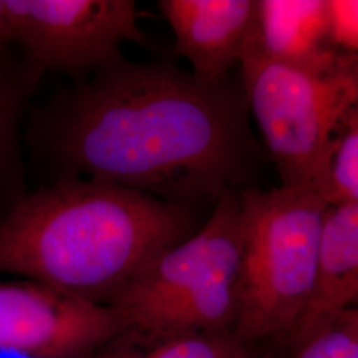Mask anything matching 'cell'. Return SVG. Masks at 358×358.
<instances>
[{"instance_id": "cell-9", "label": "cell", "mask_w": 358, "mask_h": 358, "mask_svg": "<svg viewBox=\"0 0 358 358\" xmlns=\"http://www.w3.org/2000/svg\"><path fill=\"white\" fill-rule=\"evenodd\" d=\"M358 301V201L329 206L321 235L317 287L291 350Z\"/></svg>"}, {"instance_id": "cell-18", "label": "cell", "mask_w": 358, "mask_h": 358, "mask_svg": "<svg viewBox=\"0 0 358 358\" xmlns=\"http://www.w3.org/2000/svg\"><path fill=\"white\" fill-rule=\"evenodd\" d=\"M356 307H358V301H357V306H356Z\"/></svg>"}, {"instance_id": "cell-15", "label": "cell", "mask_w": 358, "mask_h": 358, "mask_svg": "<svg viewBox=\"0 0 358 358\" xmlns=\"http://www.w3.org/2000/svg\"><path fill=\"white\" fill-rule=\"evenodd\" d=\"M327 22L333 50L358 56V0H327Z\"/></svg>"}, {"instance_id": "cell-8", "label": "cell", "mask_w": 358, "mask_h": 358, "mask_svg": "<svg viewBox=\"0 0 358 358\" xmlns=\"http://www.w3.org/2000/svg\"><path fill=\"white\" fill-rule=\"evenodd\" d=\"M158 8L192 76L206 84L230 78L252 38L256 0H161Z\"/></svg>"}, {"instance_id": "cell-10", "label": "cell", "mask_w": 358, "mask_h": 358, "mask_svg": "<svg viewBox=\"0 0 358 358\" xmlns=\"http://www.w3.org/2000/svg\"><path fill=\"white\" fill-rule=\"evenodd\" d=\"M250 50L288 64H319L337 55L328 38L327 0H256Z\"/></svg>"}, {"instance_id": "cell-16", "label": "cell", "mask_w": 358, "mask_h": 358, "mask_svg": "<svg viewBox=\"0 0 358 358\" xmlns=\"http://www.w3.org/2000/svg\"><path fill=\"white\" fill-rule=\"evenodd\" d=\"M13 44V35L7 19L6 4L1 0L0 1V57L6 56L8 52V47Z\"/></svg>"}, {"instance_id": "cell-11", "label": "cell", "mask_w": 358, "mask_h": 358, "mask_svg": "<svg viewBox=\"0 0 358 358\" xmlns=\"http://www.w3.org/2000/svg\"><path fill=\"white\" fill-rule=\"evenodd\" d=\"M92 358H264L231 333L152 332L127 328Z\"/></svg>"}, {"instance_id": "cell-17", "label": "cell", "mask_w": 358, "mask_h": 358, "mask_svg": "<svg viewBox=\"0 0 358 358\" xmlns=\"http://www.w3.org/2000/svg\"><path fill=\"white\" fill-rule=\"evenodd\" d=\"M355 309H356V312H357V316H358V307H355Z\"/></svg>"}, {"instance_id": "cell-6", "label": "cell", "mask_w": 358, "mask_h": 358, "mask_svg": "<svg viewBox=\"0 0 358 358\" xmlns=\"http://www.w3.org/2000/svg\"><path fill=\"white\" fill-rule=\"evenodd\" d=\"M13 44L40 72L85 78L121 57L124 43L145 44L131 0H6Z\"/></svg>"}, {"instance_id": "cell-4", "label": "cell", "mask_w": 358, "mask_h": 358, "mask_svg": "<svg viewBox=\"0 0 358 358\" xmlns=\"http://www.w3.org/2000/svg\"><path fill=\"white\" fill-rule=\"evenodd\" d=\"M242 190L223 192L198 230L157 256L106 303L128 328L234 332L239 313Z\"/></svg>"}, {"instance_id": "cell-14", "label": "cell", "mask_w": 358, "mask_h": 358, "mask_svg": "<svg viewBox=\"0 0 358 358\" xmlns=\"http://www.w3.org/2000/svg\"><path fill=\"white\" fill-rule=\"evenodd\" d=\"M289 358H358V316L355 308L294 346Z\"/></svg>"}, {"instance_id": "cell-13", "label": "cell", "mask_w": 358, "mask_h": 358, "mask_svg": "<svg viewBox=\"0 0 358 358\" xmlns=\"http://www.w3.org/2000/svg\"><path fill=\"white\" fill-rule=\"evenodd\" d=\"M41 73L27 60L15 65L7 55L0 57V179L15 157L16 122L23 99Z\"/></svg>"}, {"instance_id": "cell-5", "label": "cell", "mask_w": 358, "mask_h": 358, "mask_svg": "<svg viewBox=\"0 0 358 358\" xmlns=\"http://www.w3.org/2000/svg\"><path fill=\"white\" fill-rule=\"evenodd\" d=\"M239 69L248 113L282 185L320 192L337 133L358 100V56L296 65L247 48Z\"/></svg>"}, {"instance_id": "cell-7", "label": "cell", "mask_w": 358, "mask_h": 358, "mask_svg": "<svg viewBox=\"0 0 358 358\" xmlns=\"http://www.w3.org/2000/svg\"><path fill=\"white\" fill-rule=\"evenodd\" d=\"M127 328L108 304L38 282H0V352L23 358H92Z\"/></svg>"}, {"instance_id": "cell-2", "label": "cell", "mask_w": 358, "mask_h": 358, "mask_svg": "<svg viewBox=\"0 0 358 358\" xmlns=\"http://www.w3.org/2000/svg\"><path fill=\"white\" fill-rule=\"evenodd\" d=\"M201 226L198 208L100 179L57 178L0 220V273L106 304Z\"/></svg>"}, {"instance_id": "cell-1", "label": "cell", "mask_w": 358, "mask_h": 358, "mask_svg": "<svg viewBox=\"0 0 358 358\" xmlns=\"http://www.w3.org/2000/svg\"><path fill=\"white\" fill-rule=\"evenodd\" d=\"M241 81L206 84L124 56L59 92L35 136L59 178L100 179L173 205H215L250 176L255 145Z\"/></svg>"}, {"instance_id": "cell-12", "label": "cell", "mask_w": 358, "mask_h": 358, "mask_svg": "<svg viewBox=\"0 0 358 358\" xmlns=\"http://www.w3.org/2000/svg\"><path fill=\"white\" fill-rule=\"evenodd\" d=\"M320 194L329 206L358 201V100L337 133Z\"/></svg>"}, {"instance_id": "cell-3", "label": "cell", "mask_w": 358, "mask_h": 358, "mask_svg": "<svg viewBox=\"0 0 358 358\" xmlns=\"http://www.w3.org/2000/svg\"><path fill=\"white\" fill-rule=\"evenodd\" d=\"M329 205L299 186L242 190L239 313L234 333L250 345L288 346L317 287Z\"/></svg>"}]
</instances>
